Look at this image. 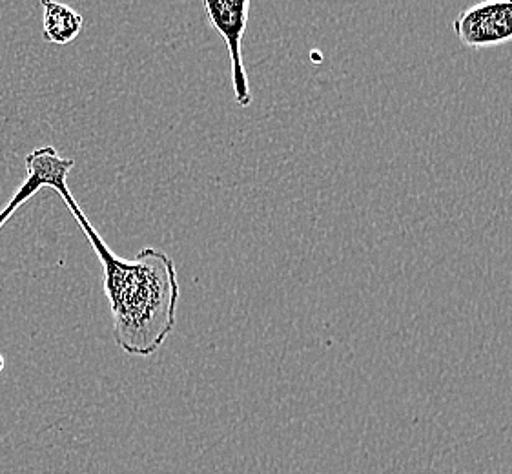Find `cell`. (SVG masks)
<instances>
[{
	"instance_id": "obj_4",
	"label": "cell",
	"mask_w": 512,
	"mask_h": 474,
	"mask_svg": "<svg viewBox=\"0 0 512 474\" xmlns=\"http://www.w3.org/2000/svg\"><path fill=\"white\" fill-rule=\"evenodd\" d=\"M452 30L469 48L512 41V2H487L467 8L454 19Z\"/></svg>"
},
{
	"instance_id": "obj_3",
	"label": "cell",
	"mask_w": 512,
	"mask_h": 474,
	"mask_svg": "<svg viewBox=\"0 0 512 474\" xmlns=\"http://www.w3.org/2000/svg\"><path fill=\"white\" fill-rule=\"evenodd\" d=\"M73 166L75 159H64L55 146L35 148L26 157V181L19 186L15 196L11 197L8 205L0 212V228L4 227L13 214L42 188H52L61 197L70 194L68 174L72 172Z\"/></svg>"
},
{
	"instance_id": "obj_5",
	"label": "cell",
	"mask_w": 512,
	"mask_h": 474,
	"mask_svg": "<svg viewBox=\"0 0 512 474\" xmlns=\"http://www.w3.org/2000/svg\"><path fill=\"white\" fill-rule=\"evenodd\" d=\"M41 6L44 10V30H42L44 41L64 46L79 37L84 26V19L79 11L73 10L66 4L46 2V0H42Z\"/></svg>"
},
{
	"instance_id": "obj_6",
	"label": "cell",
	"mask_w": 512,
	"mask_h": 474,
	"mask_svg": "<svg viewBox=\"0 0 512 474\" xmlns=\"http://www.w3.org/2000/svg\"><path fill=\"white\" fill-rule=\"evenodd\" d=\"M4 365H6V361H4V356L0 354V372H2V369H4Z\"/></svg>"
},
{
	"instance_id": "obj_2",
	"label": "cell",
	"mask_w": 512,
	"mask_h": 474,
	"mask_svg": "<svg viewBox=\"0 0 512 474\" xmlns=\"http://www.w3.org/2000/svg\"><path fill=\"white\" fill-rule=\"evenodd\" d=\"M203 6L208 21L225 39L236 103L246 108L252 103V92L243 64V35L252 4L250 0H205Z\"/></svg>"
},
{
	"instance_id": "obj_1",
	"label": "cell",
	"mask_w": 512,
	"mask_h": 474,
	"mask_svg": "<svg viewBox=\"0 0 512 474\" xmlns=\"http://www.w3.org/2000/svg\"><path fill=\"white\" fill-rule=\"evenodd\" d=\"M88 237L104 270V294L110 301L113 338L121 351L152 356L174 332L181 287L172 258L154 247H144L134 259L119 258L93 228L75 197H62Z\"/></svg>"
}]
</instances>
